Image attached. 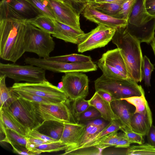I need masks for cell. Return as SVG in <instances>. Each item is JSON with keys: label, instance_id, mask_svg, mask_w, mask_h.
Instances as JSON below:
<instances>
[{"label": "cell", "instance_id": "6da1fadb", "mask_svg": "<svg viewBox=\"0 0 155 155\" xmlns=\"http://www.w3.org/2000/svg\"><path fill=\"white\" fill-rule=\"evenodd\" d=\"M26 20L8 18L0 20V57L15 63L25 52Z\"/></svg>", "mask_w": 155, "mask_h": 155}, {"label": "cell", "instance_id": "7a4b0ae2", "mask_svg": "<svg viewBox=\"0 0 155 155\" xmlns=\"http://www.w3.org/2000/svg\"><path fill=\"white\" fill-rule=\"evenodd\" d=\"M112 41L120 51L130 78L137 83L141 82L143 57L140 42L129 33L126 27L117 29Z\"/></svg>", "mask_w": 155, "mask_h": 155}, {"label": "cell", "instance_id": "3957f363", "mask_svg": "<svg viewBox=\"0 0 155 155\" xmlns=\"http://www.w3.org/2000/svg\"><path fill=\"white\" fill-rule=\"evenodd\" d=\"M96 91L102 90L110 93L115 100L145 94L140 85L131 79H110L103 74L94 81Z\"/></svg>", "mask_w": 155, "mask_h": 155}, {"label": "cell", "instance_id": "277c9868", "mask_svg": "<svg viewBox=\"0 0 155 155\" xmlns=\"http://www.w3.org/2000/svg\"><path fill=\"white\" fill-rule=\"evenodd\" d=\"M51 35L27 22L24 37L25 52L35 53L40 58L49 57L55 46Z\"/></svg>", "mask_w": 155, "mask_h": 155}, {"label": "cell", "instance_id": "5b68a950", "mask_svg": "<svg viewBox=\"0 0 155 155\" xmlns=\"http://www.w3.org/2000/svg\"><path fill=\"white\" fill-rule=\"evenodd\" d=\"M45 70L31 64L21 65L14 64L0 63V74L13 79L15 82L25 81L37 83L47 80Z\"/></svg>", "mask_w": 155, "mask_h": 155}, {"label": "cell", "instance_id": "8992f818", "mask_svg": "<svg viewBox=\"0 0 155 155\" xmlns=\"http://www.w3.org/2000/svg\"><path fill=\"white\" fill-rule=\"evenodd\" d=\"M14 91H22L47 98L55 103L64 101L68 97L64 91L47 80L37 83L15 82L10 87Z\"/></svg>", "mask_w": 155, "mask_h": 155}, {"label": "cell", "instance_id": "52a82bcc", "mask_svg": "<svg viewBox=\"0 0 155 155\" xmlns=\"http://www.w3.org/2000/svg\"><path fill=\"white\" fill-rule=\"evenodd\" d=\"M34 103L37 113L43 121L52 120L63 123H77L68 99L57 103Z\"/></svg>", "mask_w": 155, "mask_h": 155}, {"label": "cell", "instance_id": "ba28073f", "mask_svg": "<svg viewBox=\"0 0 155 155\" xmlns=\"http://www.w3.org/2000/svg\"><path fill=\"white\" fill-rule=\"evenodd\" d=\"M8 108L28 130L36 129L43 121L37 113L34 103L20 96Z\"/></svg>", "mask_w": 155, "mask_h": 155}, {"label": "cell", "instance_id": "9c48e42d", "mask_svg": "<svg viewBox=\"0 0 155 155\" xmlns=\"http://www.w3.org/2000/svg\"><path fill=\"white\" fill-rule=\"evenodd\" d=\"M29 63L54 72H87L97 70V66L94 62L70 63L52 61L45 58H31Z\"/></svg>", "mask_w": 155, "mask_h": 155}, {"label": "cell", "instance_id": "30bf717a", "mask_svg": "<svg viewBox=\"0 0 155 155\" xmlns=\"http://www.w3.org/2000/svg\"><path fill=\"white\" fill-rule=\"evenodd\" d=\"M116 28L98 25L90 32L85 33L84 37L78 45V51L83 53L105 47L111 40Z\"/></svg>", "mask_w": 155, "mask_h": 155}, {"label": "cell", "instance_id": "8fae6325", "mask_svg": "<svg viewBox=\"0 0 155 155\" xmlns=\"http://www.w3.org/2000/svg\"><path fill=\"white\" fill-rule=\"evenodd\" d=\"M63 90L68 98L74 101L85 98L89 93V79L87 76L81 72L64 73L62 77Z\"/></svg>", "mask_w": 155, "mask_h": 155}, {"label": "cell", "instance_id": "7c38bea8", "mask_svg": "<svg viewBox=\"0 0 155 155\" xmlns=\"http://www.w3.org/2000/svg\"><path fill=\"white\" fill-rule=\"evenodd\" d=\"M46 1L53 11L56 21L75 29L82 30L80 25V15L69 4L64 1Z\"/></svg>", "mask_w": 155, "mask_h": 155}, {"label": "cell", "instance_id": "4fadbf2b", "mask_svg": "<svg viewBox=\"0 0 155 155\" xmlns=\"http://www.w3.org/2000/svg\"><path fill=\"white\" fill-rule=\"evenodd\" d=\"M83 16L98 25L117 29L126 27L127 20L115 18L99 12L87 4L81 13Z\"/></svg>", "mask_w": 155, "mask_h": 155}, {"label": "cell", "instance_id": "5bb4252c", "mask_svg": "<svg viewBox=\"0 0 155 155\" xmlns=\"http://www.w3.org/2000/svg\"><path fill=\"white\" fill-rule=\"evenodd\" d=\"M54 31L52 36L66 42L78 44L83 39L85 33L82 30H79L56 20H53Z\"/></svg>", "mask_w": 155, "mask_h": 155}, {"label": "cell", "instance_id": "9a60e30c", "mask_svg": "<svg viewBox=\"0 0 155 155\" xmlns=\"http://www.w3.org/2000/svg\"><path fill=\"white\" fill-rule=\"evenodd\" d=\"M110 104L122 127L131 130L130 120L135 111L133 110L134 106L126 101L121 99L114 100L110 103Z\"/></svg>", "mask_w": 155, "mask_h": 155}, {"label": "cell", "instance_id": "2e32d148", "mask_svg": "<svg viewBox=\"0 0 155 155\" xmlns=\"http://www.w3.org/2000/svg\"><path fill=\"white\" fill-rule=\"evenodd\" d=\"M19 20H26L40 14L36 9L26 0H4Z\"/></svg>", "mask_w": 155, "mask_h": 155}, {"label": "cell", "instance_id": "e0dca14e", "mask_svg": "<svg viewBox=\"0 0 155 155\" xmlns=\"http://www.w3.org/2000/svg\"><path fill=\"white\" fill-rule=\"evenodd\" d=\"M153 18L147 13L143 0H136L129 16L127 24L140 27L147 24Z\"/></svg>", "mask_w": 155, "mask_h": 155}, {"label": "cell", "instance_id": "ac0fdd59", "mask_svg": "<svg viewBox=\"0 0 155 155\" xmlns=\"http://www.w3.org/2000/svg\"><path fill=\"white\" fill-rule=\"evenodd\" d=\"M126 29L130 35L140 43H150L154 38L155 18L146 25L140 27H134L127 24Z\"/></svg>", "mask_w": 155, "mask_h": 155}, {"label": "cell", "instance_id": "d6986e66", "mask_svg": "<svg viewBox=\"0 0 155 155\" xmlns=\"http://www.w3.org/2000/svg\"><path fill=\"white\" fill-rule=\"evenodd\" d=\"M64 124L63 131L60 140L67 147L72 146L82 135L86 125L77 123H64Z\"/></svg>", "mask_w": 155, "mask_h": 155}, {"label": "cell", "instance_id": "ffe728a7", "mask_svg": "<svg viewBox=\"0 0 155 155\" xmlns=\"http://www.w3.org/2000/svg\"><path fill=\"white\" fill-rule=\"evenodd\" d=\"M91 107L97 109L100 113L101 117L110 122L118 120V118L113 111L110 103L104 100L96 91L92 97L88 100Z\"/></svg>", "mask_w": 155, "mask_h": 155}, {"label": "cell", "instance_id": "44dd1931", "mask_svg": "<svg viewBox=\"0 0 155 155\" xmlns=\"http://www.w3.org/2000/svg\"><path fill=\"white\" fill-rule=\"evenodd\" d=\"M152 123L151 112L145 114L136 113L132 116L130 125L132 130L144 136L147 135Z\"/></svg>", "mask_w": 155, "mask_h": 155}, {"label": "cell", "instance_id": "7402d4cb", "mask_svg": "<svg viewBox=\"0 0 155 155\" xmlns=\"http://www.w3.org/2000/svg\"><path fill=\"white\" fill-rule=\"evenodd\" d=\"M0 120L5 127L11 129L18 134L27 137L28 130L10 111L8 108L0 109Z\"/></svg>", "mask_w": 155, "mask_h": 155}, {"label": "cell", "instance_id": "603a6c76", "mask_svg": "<svg viewBox=\"0 0 155 155\" xmlns=\"http://www.w3.org/2000/svg\"><path fill=\"white\" fill-rule=\"evenodd\" d=\"M100 59L130 78L125 62L118 48L107 51Z\"/></svg>", "mask_w": 155, "mask_h": 155}, {"label": "cell", "instance_id": "cb8c5ba5", "mask_svg": "<svg viewBox=\"0 0 155 155\" xmlns=\"http://www.w3.org/2000/svg\"><path fill=\"white\" fill-rule=\"evenodd\" d=\"M64 128V123L55 121L44 120L36 129L49 137L60 140Z\"/></svg>", "mask_w": 155, "mask_h": 155}, {"label": "cell", "instance_id": "d4e9b609", "mask_svg": "<svg viewBox=\"0 0 155 155\" xmlns=\"http://www.w3.org/2000/svg\"><path fill=\"white\" fill-rule=\"evenodd\" d=\"M6 77L3 74L0 75V109L2 107L8 108L19 96L18 94L6 85Z\"/></svg>", "mask_w": 155, "mask_h": 155}, {"label": "cell", "instance_id": "484cf974", "mask_svg": "<svg viewBox=\"0 0 155 155\" xmlns=\"http://www.w3.org/2000/svg\"><path fill=\"white\" fill-rule=\"evenodd\" d=\"M104 128L95 126L90 122L88 123L86 125L84 133L76 143L72 146L67 147L65 150V153L62 154L67 155L69 152L78 149Z\"/></svg>", "mask_w": 155, "mask_h": 155}, {"label": "cell", "instance_id": "4316f807", "mask_svg": "<svg viewBox=\"0 0 155 155\" xmlns=\"http://www.w3.org/2000/svg\"><path fill=\"white\" fill-rule=\"evenodd\" d=\"M54 19L39 14L34 18L27 19V22L51 35L54 31Z\"/></svg>", "mask_w": 155, "mask_h": 155}, {"label": "cell", "instance_id": "83f0119b", "mask_svg": "<svg viewBox=\"0 0 155 155\" xmlns=\"http://www.w3.org/2000/svg\"><path fill=\"white\" fill-rule=\"evenodd\" d=\"M87 4L99 12L116 18L122 6L114 3L94 1L88 2Z\"/></svg>", "mask_w": 155, "mask_h": 155}, {"label": "cell", "instance_id": "f1b7e54d", "mask_svg": "<svg viewBox=\"0 0 155 155\" xmlns=\"http://www.w3.org/2000/svg\"><path fill=\"white\" fill-rule=\"evenodd\" d=\"M0 131L1 133H2L5 135V137L2 140V141L10 144H18L26 147L27 143L26 137L11 129L6 128L1 120Z\"/></svg>", "mask_w": 155, "mask_h": 155}, {"label": "cell", "instance_id": "f546056e", "mask_svg": "<svg viewBox=\"0 0 155 155\" xmlns=\"http://www.w3.org/2000/svg\"><path fill=\"white\" fill-rule=\"evenodd\" d=\"M122 126L121 123L117 120L111 121L104 129L95 135L85 144L78 149L87 147L89 146L104 136L114 132L118 131L119 130H121Z\"/></svg>", "mask_w": 155, "mask_h": 155}, {"label": "cell", "instance_id": "4dcf8cb0", "mask_svg": "<svg viewBox=\"0 0 155 155\" xmlns=\"http://www.w3.org/2000/svg\"><path fill=\"white\" fill-rule=\"evenodd\" d=\"M97 64L102 71L103 74L108 78L116 80L130 79L100 58L98 60Z\"/></svg>", "mask_w": 155, "mask_h": 155}, {"label": "cell", "instance_id": "1f68e13d", "mask_svg": "<svg viewBox=\"0 0 155 155\" xmlns=\"http://www.w3.org/2000/svg\"><path fill=\"white\" fill-rule=\"evenodd\" d=\"M121 100H124L133 105L135 108L134 113H138L145 114L151 112L146 99L145 94L140 96H134L123 98Z\"/></svg>", "mask_w": 155, "mask_h": 155}, {"label": "cell", "instance_id": "d6a6232c", "mask_svg": "<svg viewBox=\"0 0 155 155\" xmlns=\"http://www.w3.org/2000/svg\"><path fill=\"white\" fill-rule=\"evenodd\" d=\"M122 137V134H119L117 131H116L102 137L87 147H94L104 150L108 147L114 146L115 143Z\"/></svg>", "mask_w": 155, "mask_h": 155}, {"label": "cell", "instance_id": "836d02e7", "mask_svg": "<svg viewBox=\"0 0 155 155\" xmlns=\"http://www.w3.org/2000/svg\"><path fill=\"white\" fill-rule=\"evenodd\" d=\"M67 147L66 145L59 140L32 147L29 150L35 155H38L43 152H51L65 150Z\"/></svg>", "mask_w": 155, "mask_h": 155}, {"label": "cell", "instance_id": "e575fe53", "mask_svg": "<svg viewBox=\"0 0 155 155\" xmlns=\"http://www.w3.org/2000/svg\"><path fill=\"white\" fill-rule=\"evenodd\" d=\"M45 58L52 61L70 63L87 62L92 61L90 56L77 54L49 57Z\"/></svg>", "mask_w": 155, "mask_h": 155}, {"label": "cell", "instance_id": "d590c367", "mask_svg": "<svg viewBox=\"0 0 155 155\" xmlns=\"http://www.w3.org/2000/svg\"><path fill=\"white\" fill-rule=\"evenodd\" d=\"M126 154L127 155H155V147L149 143L133 145L128 148Z\"/></svg>", "mask_w": 155, "mask_h": 155}, {"label": "cell", "instance_id": "8d00e7d4", "mask_svg": "<svg viewBox=\"0 0 155 155\" xmlns=\"http://www.w3.org/2000/svg\"><path fill=\"white\" fill-rule=\"evenodd\" d=\"M31 4L40 14L55 20L54 13L48 5L46 0H26Z\"/></svg>", "mask_w": 155, "mask_h": 155}, {"label": "cell", "instance_id": "74e56055", "mask_svg": "<svg viewBox=\"0 0 155 155\" xmlns=\"http://www.w3.org/2000/svg\"><path fill=\"white\" fill-rule=\"evenodd\" d=\"M73 101L71 108L72 114L75 118L91 107L88 100H86L85 98H78Z\"/></svg>", "mask_w": 155, "mask_h": 155}, {"label": "cell", "instance_id": "f35d334b", "mask_svg": "<svg viewBox=\"0 0 155 155\" xmlns=\"http://www.w3.org/2000/svg\"><path fill=\"white\" fill-rule=\"evenodd\" d=\"M142 68L143 78L145 84L148 87L150 86L151 73L154 69V67L149 59L146 55L143 58Z\"/></svg>", "mask_w": 155, "mask_h": 155}, {"label": "cell", "instance_id": "ab89813d", "mask_svg": "<svg viewBox=\"0 0 155 155\" xmlns=\"http://www.w3.org/2000/svg\"><path fill=\"white\" fill-rule=\"evenodd\" d=\"M19 96L30 101L38 104L55 103L50 100L34 94L22 91H15Z\"/></svg>", "mask_w": 155, "mask_h": 155}, {"label": "cell", "instance_id": "60d3db41", "mask_svg": "<svg viewBox=\"0 0 155 155\" xmlns=\"http://www.w3.org/2000/svg\"><path fill=\"white\" fill-rule=\"evenodd\" d=\"M121 130L123 132L124 136L127 139L130 144L136 143L141 144L144 143L143 136L142 135L137 133L128 128L123 127L122 126Z\"/></svg>", "mask_w": 155, "mask_h": 155}, {"label": "cell", "instance_id": "b9f144b4", "mask_svg": "<svg viewBox=\"0 0 155 155\" xmlns=\"http://www.w3.org/2000/svg\"><path fill=\"white\" fill-rule=\"evenodd\" d=\"M136 0H127L122 5L117 18L128 20L129 16Z\"/></svg>", "mask_w": 155, "mask_h": 155}, {"label": "cell", "instance_id": "7bdbcfd3", "mask_svg": "<svg viewBox=\"0 0 155 155\" xmlns=\"http://www.w3.org/2000/svg\"><path fill=\"white\" fill-rule=\"evenodd\" d=\"M89 108L76 118L78 121H86L101 117L100 113L97 109L94 107Z\"/></svg>", "mask_w": 155, "mask_h": 155}, {"label": "cell", "instance_id": "ee69618b", "mask_svg": "<svg viewBox=\"0 0 155 155\" xmlns=\"http://www.w3.org/2000/svg\"><path fill=\"white\" fill-rule=\"evenodd\" d=\"M103 150L96 147H92L79 149L69 152L67 155H101Z\"/></svg>", "mask_w": 155, "mask_h": 155}, {"label": "cell", "instance_id": "f6af8a7d", "mask_svg": "<svg viewBox=\"0 0 155 155\" xmlns=\"http://www.w3.org/2000/svg\"><path fill=\"white\" fill-rule=\"evenodd\" d=\"M80 15L87 4L86 0H65Z\"/></svg>", "mask_w": 155, "mask_h": 155}, {"label": "cell", "instance_id": "bcb514c9", "mask_svg": "<svg viewBox=\"0 0 155 155\" xmlns=\"http://www.w3.org/2000/svg\"><path fill=\"white\" fill-rule=\"evenodd\" d=\"M26 137L38 139L52 142H56L60 140L54 139L43 134L36 129L29 130Z\"/></svg>", "mask_w": 155, "mask_h": 155}, {"label": "cell", "instance_id": "7dc6e473", "mask_svg": "<svg viewBox=\"0 0 155 155\" xmlns=\"http://www.w3.org/2000/svg\"><path fill=\"white\" fill-rule=\"evenodd\" d=\"M10 144L12 147V151L14 153L21 155H35L24 146L18 144Z\"/></svg>", "mask_w": 155, "mask_h": 155}, {"label": "cell", "instance_id": "c3c4849f", "mask_svg": "<svg viewBox=\"0 0 155 155\" xmlns=\"http://www.w3.org/2000/svg\"><path fill=\"white\" fill-rule=\"evenodd\" d=\"M146 11L150 16L155 18V0H143Z\"/></svg>", "mask_w": 155, "mask_h": 155}, {"label": "cell", "instance_id": "681fc988", "mask_svg": "<svg viewBox=\"0 0 155 155\" xmlns=\"http://www.w3.org/2000/svg\"><path fill=\"white\" fill-rule=\"evenodd\" d=\"M146 136L148 143L155 147V126L151 125Z\"/></svg>", "mask_w": 155, "mask_h": 155}, {"label": "cell", "instance_id": "f907efd6", "mask_svg": "<svg viewBox=\"0 0 155 155\" xmlns=\"http://www.w3.org/2000/svg\"><path fill=\"white\" fill-rule=\"evenodd\" d=\"M100 96L105 101L110 103L115 99L108 92L102 90H99L96 91Z\"/></svg>", "mask_w": 155, "mask_h": 155}, {"label": "cell", "instance_id": "816d5d0a", "mask_svg": "<svg viewBox=\"0 0 155 155\" xmlns=\"http://www.w3.org/2000/svg\"><path fill=\"white\" fill-rule=\"evenodd\" d=\"M122 138L115 143L114 147L116 148H128L130 146V143L122 133Z\"/></svg>", "mask_w": 155, "mask_h": 155}, {"label": "cell", "instance_id": "f5cc1de1", "mask_svg": "<svg viewBox=\"0 0 155 155\" xmlns=\"http://www.w3.org/2000/svg\"><path fill=\"white\" fill-rule=\"evenodd\" d=\"M126 0H94L93 1L97 2H110L122 5Z\"/></svg>", "mask_w": 155, "mask_h": 155}, {"label": "cell", "instance_id": "db71d44e", "mask_svg": "<svg viewBox=\"0 0 155 155\" xmlns=\"http://www.w3.org/2000/svg\"><path fill=\"white\" fill-rule=\"evenodd\" d=\"M95 126L104 128L105 127V124L101 120L97 119L90 122Z\"/></svg>", "mask_w": 155, "mask_h": 155}, {"label": "cell", "instance_id": "11a10c76", "mask_svg": "<svg viewBox=\"0 0 155 155\" xmlns=\"http://www.w3.org/2000/svg\"><path fill=\"white\" fill-rule=\"evenodd\" d=\"M63 82L61 81L59 82L58 84L57 87L58 88L60 89L63 90Z\"/></svg>", "mask_w": 155, "mask_h": 155}, {"label": "cell", "instance_id": "9f6ffc18", "mask_svg": "<svg viewBox=\"0 0 155 155\" xmlns=\"http://www.w3.org/2000/svg\"><path fill=\"white\" fill-rule=\"evenodd\" d=\"M56 1H65V0H52Z\"/></svg>", "mask_w": 155, "mask_h": 155}, {"label": "cell", "instance_id": "6f0895ef", "mask_svg": "<svg viewBox=\"0 0 155 155\" xmlns=\"http://www.w3.org/2000/svg\"><path fill=\"white\" fill-rule=\"evenodd\" d=\"M94 0H88L87 1V2H88L93 1H94Z\"/></svg>", "mask_w": 155, "mask_h": 155}, {"label": "cell", "instance_id": "680465c9", "mask_svg": "<svg viewBox=\"0 0 155 155\" xmlns=\"http://www.w3.org/2000/svg\"><path fill=\"white\" fill-rule=\"evenodd\" d=\"M86 0L87 2V1L88 0Z\"/></svg>", "mask_w": 155, "mask_h": 155}, {"label": "cell", "instance_id": "91938a15", "mask_svg": "<svg viewBox=\"0 0 155 155\" xmlns=\"http://www.w3.org/2000/svg\"><path fill=\"white\" fill-rule=\"evenodd\" d=\"M155 36V35H154V36Z\"/></svg>", "mask_w": 155, "mask_h": 155}]
</instances>
